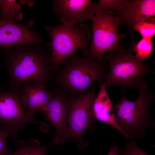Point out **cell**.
<instances>
[{"label": "cell", "mask_w": 155, "mask_h": 155, "mask_svg": "<svg viewBox=\"0 0 155 155\" xmlns=\"http://www.w3.org/2000/svg\"><path fill=\"white\" fill-rule=\"evenodd\" d=\"M20 88L0 92V123L9 130L14 141L18 130L28 123H41L31 117L25 110L20 100Z\"/></svg>", "instance_id": "cell-7"}, {"label": "cell", "mask_w": 155, "mask_h": 155, "mask_svg": "<svg viewBox=\"0 0 155 155\" xmlns=\"http://www.w3.org/2000/svg\"><path fill=\"white\" fill-rule=\"evenodd\" d=\"M152 48L153 43L151 40L142 38L137 43L135 42L133 51L137 58L144 60L150 57Z\"/></svg>", "instance_id": "cell-16"}, {"label": "cell", "mask_w": 155, "mask_h": 155, "mask_svg": "<svg viewBox=\"0 0 155 155\" xmlns=\"http://www.w3.org/2000/svg\"><path fill=\"white\" fill-rule=\"evenodd\" d=\"M138 89L139 96L135 101H130L122 96L118 103L113 105L115 110V117L117 123L126 139L134 140L145 136L147 127L155 126L148 112L154 96L147 92V84L144 80L140 81Z\"/></svg>", "instance_id": "cell-2"}, {"label": "cell", "mask_w": 155, "mask_h": 155, "mask_svg": "<svg viewBox=\"0 0 155 155\" xmlns=\"http://www.w3.org/2000/svg\"><path fill=\"white\" fill-rule=\"evenodd\" d=\"M1 1V0H0V4Z\"/></svg>", "instance_id": "cell-23"}, {"label": "cell", "mask_w": 155, "mask_h": 155, "mask_svg": "<svg viewBox=\"0 0 155 155\" xmlns=\"http://www.w3.org/2000/svg\"><path fill=\"white\" fill-rule=\"evenodd\" d=\"M33 24L32 20L25 24H18L9 14L0 12V47L5 49L24 44L44 43L38 34L31 29Z\"/></svg>", "instance_id": "cell-9"}, {"label": "cell", "mask_w": 155, "mask_h": 155, "mask_svg": "<svg viewBox=\"0 0 155 155\" xmlns=\"http://www.w3.org/2000/svg\"><path fill=\"white\" fill-rule=\"evenodd\" d=\"M16 0H2L0 4V12L7 13L15 20L18 21L21 20L23 14L20 10V5L16 3Z\"/></svg>", "instance_id": "cell-17"}, {"label": "cell", "mask_w": 155, "mask_h": 155, "mask_svg": "<svg viewBox=\"0 0 155 155\" xmlns=\"http://www.w3.org/2000/svg\"><path fill=\"white\" fill-rule=\"evenodd\" d=\"M42 43L24 44L5 49L4 64L9 78V90L21 84L34 83L46 88L53 77L51 51Z\"/></svg>", "instance_id": "cell-1"}, {"label": "cell", "mask_w": 155, "mask_h": 155, "mask_svg": "<svg viewBox=\"0 0 155 155\" xmlns=\"http://www.w3.org/2000/svg\"><path fill=\"white\" fill-rule=\"evenodd\" d=\"M122 155H151L141 150L137 145L135 140H131L125 146L123 150H121Z\"/></svg>", "instance_id": "cell-21"}, {"label": "cell", "mask_w": 155, "mask_h": 155, "mask_svg": "<svg viewBox=\"0 0 155 155\" xmlns=\"http://www.w3.org/2000/svg\"><path fill=\"white\" fill-rule=\"evenodd\" d=\"M134 30L141 34L142 38L151 40L155 34V24L144 22H140L135 26Z\"/></svg>", "instance_id": "cell-18"}, {"label": "cell", "mask_w": 155, "mask_h": 155, "mask_svg": "<svg viewBox=\"0 0 155 155\" xmlns=\"http://www.w3.org/2000/svg\"><path fill=\"white\" fill-rule=\"evenodd\" d=\"M90 20L92 22L93 38L88 56L101 62L106 53L113 55L124 51L121 40L126 35L118 32L122 23L119 16L113 15V10L104 11L98 16L94 15Z\"/></svg>", "instance_id": "cell-5"}, {"label": "cell", "mask_w": 155, "mask_h": 155, "mask_svg": "<svg viewBox=\"0 0 155 155\" xmlns=\"http://www.w3.org/2000/svg\"><path fill=\"white\" fill-rule=\"evenodd\" d=\"M24 85L20 93V100L24 108L31 117L37 112L42 111L52 97L51 93L43 86L29 84Z\"/></svg>", "instance_id": "cell-13"}, {"label": "cell", "mask_w": 155, "mask_h": 155, "mask_svg": "<svg viewBox=\"0 0 155 155\" xmlns=\"http://www.w3.org/2000/svg\"><path fill=\"white\" fill-rule=\"evenodd\" d=\"M123 0H99L97 3V7L95 13L96 16L100 14L103 11L109 9H117Z\"/></svg>", "instance_id": "cell-19"}, {"label": "cell", "mask_w": 155, "mask_h": 155, "mask_svg": "<svg viewBox=\"0 0 155 155\" xmlns=\"http://www.w3.org/2000/svg\"><path fill=\"white\" fill-rule=\"evenodd\" d=\"M100 86L99 93L92 106V115L93 119L94 120L100 121L114 127L126 138L125 134L115 121L113 104L103 82Z\"/></svg>", "instance_id": "cell-14"}, {"label": "cell", "mask_w": 155, "mask_h": 155, "mask_svg": "<svg viewBox=\"0 0 155 155\" xmlns=\"http://www.w3.org/2000/svg\"><path fill=\"white\" fill-rule=\"evenodd\" d=\"M44 27L51 37V42L47 44L55 70L76 50L81 49L84 54H87L92 38L91 29L88 25L81 24L73 28V26L63 23L53 27Z\"/></svg>", "instance_id": "cell-4"}, {"label": "cell", "mask_w": 155, "mask_h": 155, "mask_svg": "<svg viewBox=\"0 0 155 155\" xmlns=\"http://www.w3.org/2000/svg\"><path fill=\"white\" fill-rule=\"evenodd\" d=\"M52 11L63 23L73 26L90 20L97 3L90 0H53Z\"/></svg>", "instance_id": "cell-11"}, {"label": "cell", "mask_w": 155, "mask_h": 155, "mask_svg": "<svg viewBox=\"0 0 155 155\" xmlns=\"http://www.w3.org/2000/svg\"><path fill=\"white\" fill-rule=\"evenodd\" d=\"M11 131L3 126L0 127V155H9L11 153L7 148L6 139L8 136H11Z\"/></svg>", "instance_id": "cell-20"}, {"label": "cell", "mask_w": 155, "mask_h": 155, "mask_svg": "<svg viewBox=\"0 0 155 155\" xmlns=\"http://www.w3.org/2000/svg\"><path fill=\"white\" fill-rule=\"evenodd\" d=\"M57 75V83L66 91L78 95L84 92L92 83L103 82L108 73L105 66L87 55L81 57L72 54L64 61Z\"/></svg>", "instance_id": "cell-3"}, {"label": "cell", "mask_w": 155, "mask_h": 155, "mask_svg": "<svg viewBox=\"0 0 155 155\" xmlns=\"http://www.w3.org/2000/svg\"><path fill=\"white\" fill-rule=\"evenodd\" d=\"M107 155H120L119 150L117 147L112 145L110 147L109 152Z\"/></svg>", "instance_id": "cell-22"}, {"label": "cell", "mask_w": 155, "mask_h": 155, "mask_svg": "<svg viewBox=\"0 0 155 155\" xmlns=\"http://www.w3.org/2000/svg\"><path fill=\"white\" fill-rule=\"evenodd\" d=\"M15 142L16 150L9 155H45L48 148L54 144L52 141L49 144L42 146L38 140L32 138L28 142L18 140Z\"/></svg>", "instance_id": "cell-15"}, {"label": "cell", "mask_w": 155, "mask_h": 155, "mask_svg": "<svg viewBox=\"0 0 155 155\" xmlns=\"http://www.w3.org/2000/svg\"><path fill=\"white\" fill-rule=\"evenodd\" d=\"M135 40L126 51L103 57L109 63L110 71L103 82L106 88L119 86L124 90L128 88H139L142 78L152 70L137 58L133 51Z\"/></svg>", "instance_id": "cell-6"}, {"label": "cell", "mask_w": 155, "mask_h": 155, "mask_svg": "<svg viewBox=\"0 0 155 155\" xmlns=\"http://www.w3.org/2000/svg\"><path fill=\"white\" fill-rule=\"evenodd\" d=\"M44 107L42 111L46 119L56 129L54 144H61L69 136L67 118L69 108L68 100L64 93L55 92Z\"/></svg>", "instance_id": "cell-12"}, {"label": "cell", "mask_w": 155, "mask_h": 155, "mask_svg": "<svg viewBox=\"0 0 155 155\" xmlns=\"http://www.w3.org/2000/svg\"><path fill=\"white\" fill-rule=\"evenodd\" d=\"M116 10L122 24L127 26L131 34L135 26L140 22L155 23L154 0H123Z\"/></svg>", "instance_id": "cell-10"}, {"label": "cell", "mask_w": 155, "mask_h": 155, "mask_svg": "<svg viewBox=\"0 0 155 155\" xmlns=\"http://www.w3.org/2000/svg\"><path fill=\"white\" fill-rule=\"evenodd\" d=\"M96 97L95 88L93 87L89 92L71 98L68 100V137L79 139L92 126L94 120L92 115V109Z\"/></svg>", "instance_id": "cell-8"}]
</instances>
